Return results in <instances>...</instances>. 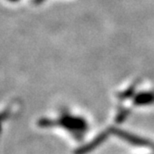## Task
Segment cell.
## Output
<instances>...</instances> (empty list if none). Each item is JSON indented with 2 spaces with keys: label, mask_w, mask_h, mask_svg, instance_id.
Wrapping results in <instances>:
<instances>
[{
  "label": "cell",
  "mask_w": 154,
  "mask_h": 154,
  "mask_svg": "<svg viewBox=\"0 0 154 154\" xmlns=\"http://www.w3.org/2000/svg\"><path fill=\"white\" fill-rule=\"evenodd\" d=\"M112 132H114L116 135H118V136L121 138V139L127 141V142L133 144V145L152 147V145L148 142V141H146L145 139H143V138L135 136V135L129 133V132H126V131H123V130H119V129H112Z\"/></svg>",
  "instance_id": "cell-2"
},
{
  "label": "cell",
  "mask_w": 154,
  "mask_h": 154,
  "mask_svg": "<svg viewBox=\"0 0 154 154\" xmlns=\"http://www.w3.org/2000/svg\"><path fill=\"white\" fill-rule=\"evenodd\" d=\"M61 125L65 126L66 129L72 131L73 133H81L84 132L86 129V123L83 121V119L73 118V117H64L61 119Z\"/></svg>",
  "instance_id": "cell-1"
},
{
  "label": "cell",
  "mask_w": 154,
  "mask_h": 154,
  "mask_svg": "<svg viewBox=\"0 0 154 154\" xmlns=\"http://www.w3.org/2000/svg\"><path fill=\"white\" fill-rule=\"evenodd\" d=\"M107 137H108V131H103L102 133H100L99 135H98V136L95 137L94 139L88 144V145L83 146V147H81V148L77 149L76 150V154L88 153L89 151H91V150H93V149L96 148L97 146H99L100 143L102 142V141L105 140Z\"/></svg>",
  "instance_id": "cell-3"
}]
</instances>
